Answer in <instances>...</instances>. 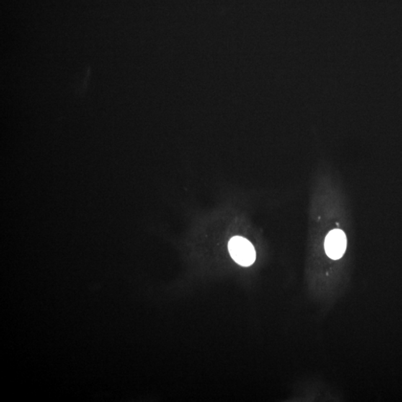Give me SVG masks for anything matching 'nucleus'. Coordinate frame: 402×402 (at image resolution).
<instances>
[{
	"label": "nucleus",
	"instance_id": "1",
	"mask_svg": "<svg viewBox=\"0 0 402 402\" xmlns=\"http://www.w3.org/2000/svg\"><path fill=\"white\" fill-rule=\"evenodd\" d=\"M228 249L230 256L235 262L243 267L252 265L256 260L254 247L243 237L232 238L229 241Z\"/></svg>",
	"mask_w": 402,
	"mask_h": 402
},
{
	"label": "nucleus",
	"instance_id": "2",
	"mask_svg": "<svg viewBox=\"0 0 402 402\" xmlns=\"http://www.w3.org/2000/svg\"><path fill=\"white\" fill-rule=\"evenodd\" d=\"M346 249V237L342 230H331L325 240V250L327 256L331 259H341Z\"/></svg>",
	"mask_w": 402,
	"mask_h": 402
}]
</instances>
